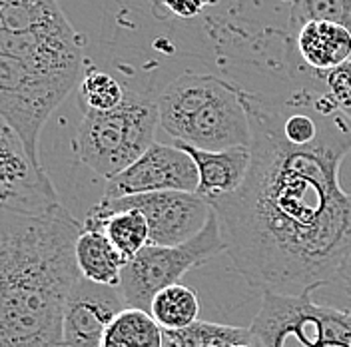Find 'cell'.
Returning <instances> with one entry per match:
<instances>
[{
	"label": "cell",
	"instance_id": "1",
	"mask_svg": "<svg viewBox=\"0 0 351 347\" xmlns=\"http://www.w3.org/2000/svg\"><path fill=\"white\" fill-rule=\"evenodd\" d=\"M252 164L240 188L212 204L226 252L262 294L302 296L339 283L351 265V194L339 170L351 120L326 90L285 98L243 92Z\"/></svg>",
	"mask_w": 351,
	"mask_h": 347
},
{
	"label": "cell",
	"instance_id": "2",
	"mask_svg": "<svg viewBox=\"0 0 351 347\" xmlns=\"http://www.w3.org/2000/svg\"><path fill=\"white\" fill-rule=\"evenodd\" d=\"M84 226L62 204L0 208V347H60Z\"/></svg>",
	"mask_w": 351,
	"mask_h": 347
},
{
	"label": "cell",
	"instance_id": "3",
	"mask_svg": "<svg viewBox=\"0 0 351 347\" xmlns=\"http://www.w3.org/2000/svg\"><path fill=\"white\" fill-rule=\"evenodd\" d=\"M243 92L214 74L184 72L156 100L160 126L174 142L199 150L250 148L252 130Z\"/></svg>",
	"mask_w": 351,
	"mask_h": 347
},
{
	"label": "cell",
	"instance_id": "4",
	"mask_svg": "<svg viewBox=\"0 0 351 347\" xmlns=\"http://www.w3.org/2000/svg\"><path fill=\"white\" fill-rule=\"evenodd\" d=\"M158 126L156 100L126 90L118 108L82 114L72 148L86 168L110 180L152 146Z\"/></svg>",
	"mask_w": 351,
	"mask_h": 347
},
{
	"label": "cell",
	"instance_id": "5",
	"mask_svg": "<svg viewBox=\"0 0 351 347\" xmlns=\"http://www.w3.org/2000/svg\"><path fill=\"white\" fill-rule=\"evenodd\" d=\"M74 86L78 84L0 50V118L40 170L38 142L44 124Z\"/></svg>",
	"mask_w": 351,
	"mask_h": 347
},
{
	"label": "cell",
	"instance_id": "6",
	"mask_svg": "<svg viewBox=\"0 0 351 347\" xmlns=\"http://www.w3.org/2000/svg\"><path fill=\"white\" fill-rule=\"evenodd\" d=\"M254 347H351V311L315 304L311 294H262Z\"/></svg>",
	"mask_w": 351,
	"mask_h": 347
},
{
	"label": "cell",
	"instance_id": "7",
	"mask_svg": "<svg viewBox=\"0 0 351 347\" xmlns=\"http://www.w3.org/2000/svg\"><path fill=\"white\" fill-rule=\"evenodd\" d=\"M221 252H226V241L218 214L212 212L206 228L190 241L172 248L146 246L138 252L122 272L120 291L128 307L150 311L152 300L162 289L180 283L190 270L206 265Z\"/></svg>",
	"mask_w": 351,
	"mask_h": 347
},
{
	"label": "cell",
	"instance_id": "8",
	"mask_svg": "<svg viewBox=\"0 0 351 347\" xmlns=\"http://www.w3.org/2000/svg\"><path fill=\"white\" fill-rule=\"evenodd\" d=\"M140 210L150 228L148 246H180L186 243L206 228L212 216V206L196 192H156L100 200L88 210L82 222L84 230H94L102 219L120 210Z\"/></svg>",
	"mask_w": 351,
	"mask_h": 347
},
{
	"label": "cell",
	"instance_id": "9",
	"mask_svg": "<svg viewBox=\"0 0 351 347\" xmlns=\"http://www.w3.org/2000/svg\"><path fill=\"white\" fill-rule=\"evenodd\" d=\"M197 170L190 154L178 146L158 144L142 154L124 172L106 180L100 200H120L128 195L156 192H196Z\"/></svg>",
	"mask_w": 351,
	"mask_h": 347
},
{
	"label": "cell",
	"instance_id": "10",
	"mask_svg": "<svg viewBox=\"0 0 351 347\" xmlns=\"http://www.w3.org/2000/svg\"><path fill=\"white\" fill-rule=\"evenodd\" d=\"M56 204L48 174L30 162L19 136L0 118V208L36 212Z\"/></svg>",
	"mask_w": 351,
	"mask_h": 347
},
{
	"label": "cell",
	"instance_id": "11",
	"mask_svg": "<svg viewBox=\"0 0 351 347\" xmlns=\"http://www.w3.org/2000/svg\"><path fill=\"white\" fill-rule=\"evenodd\" d=\"M128 304L120 287H110L80 278L64 309L62 339L66 347H100L114 318Z\"/></svg>",
	"mask_w": 351,
	"mask_h": 347
},
{
	"label": "cell",
	"instance_id": "12",
	"mask_svg": "<svg viewBox=\"0 0 351 347\" xmlns=\"http://www.w3.org/2000/svg\"><path fill=\"white\" fill-rule=\"evenodd\" d=\"M174 146L182 148L194 160L197 170L196 194L204 198L210 206L226 195H232L245 180L252 150L250 148H230V150H199L188 146L184 142H174Z\"/></svg>",
	"mask_w": 351,
	"mask_h": 347
},
{
	"label": "cell",
	"instance_id": "13",
	"mask_svg": "<svg viewBox=\"0 0 351 347\" xmlns=\"http://www.w3.org/2000/svg\"><path fill=\"white\" fill-rule=\"evenodd\" d=\"M295 50L307 70L326 78L328 72L351 62V32L333 22H306L298 28Z\"/></svg>",
	"mask_w": 351,
	"mask_h": 347
},
{
	"label": "cell",
	"instance_id": "14",
	"mask_svg": "<svg viewBox=\"0 0 351 347\" xmlns=\"http://www.w3.org/2000/svg\"><path fill=\"white\" fill-rule=\"evenodd\" d=\"M128 258L112 243L102 230H82L76 241V263L88 282L120 287Z\"/></svg>",
	"mask_w": 351,
	"mask_h": 347
},
{
	"label": "cell",
	"instance_id": "15",
	"mask_svg": "<svg viewBox=\"0 0 351 347\" xmlns=\"http://www.w3.org/2000/svg\"><path fill=\"white\" fill-rule=\"evenodd\" d=\"M100 347H164V329L150 311L126 307L108 326Z\"/></svg>",
	"mask_w": 351,
	"mask_h": 347
},
{
	"label": "cell",
	"instance_id": "16",
	"mask_svg": "<svg viewBox=\"0 0 351 347\" xmlns=\"http://www.w3.org/2000/svg\"><path fill=\"white\" fill-rule=\"evenodd\" d=\"M254 346L250 327L194 322L192 326L168 331L164 329V347H236Z\"/></svg>",
	"mask_w": 351,
	"mask_h": 347
},
{
	"label": "cell",
	"instance_id": "17",
	"mask_svg": "<svg viewBox=\"0 0 351 347\" xmlns=\"http://www.w3.org/2000/svg\"><path fill=\"white\" fill-rule=\"evenodd\" d=\"M150 313L162 326V329L168 331L192 326L194 322H197V313H199L197 294L184 283L170 285L154 298Z\"/></svg>",
	"mask_w": 351,
	"mask_h": 347
},
{
	"label": "cell",
	"instance_id": "18",
	"mask_svg": "<svg viewBox=\"0 0 351 347\" xmlns=\"http://www.w3.org/2000/svg\"><path fill=\"white\" fill-rule=\"evenodd\" d=\"M94 230H102L108 239L132 260L150 243V228L140 210H120L106 216Z\"/></svg>",
	"mask_w": 351,
	"mask_h": 347
},
{
	"label": "cell",
	"instance_id": "19",
	"mask_svg": "<svg viewBox=\"0 0 351 347\" xmlns=\"http://www.w3.org/2000/svg\"><path fill=\"white\" fill-rule=\"evenodd\" d=\"M126 96L122 84L102 70H88L78 84V106L80 112H108L118 108Z\"/></svg>",
	"mask_w": 351,
	"mask_h": 347
},
{
	"label": "cell",
	"instance_id": "20",
	"mask_svg": "<svg viewBox=\"0 0 351 347\" xmlns=\"http://www.w3.org/2000/svg\"><path fill=\"white\" fill-rule=\"evenodd\" d=\"M311 21L333 22L351 32V0H293L289 24L300 28Z\"/></svg>",
	"mask_w": 351,
	"mask_h": 347
},
{
	"label": "cell",
	"instance_id": "21",
	"mask_svg": "<svg viewBox=\"0 0 351 347\" xmlns=\"http://www.w3.org/2000/svg\"><path fill=\"white\" fill-rule=\"evenodd\" d=\"M324 80L335 104L351 120V62H346L343 66L328 72Z\"/></svg>",
	"mask_w": 351,
	"mask_h": 347
},
{
	"label": "cell",
	"instance_id": "22",
	"mask_svg": "<svg viewBox=\"0 0 351 347\" xmlns=\"http://www.w3.org/2000/svg\"><path fill=\"white\" fill-rule=\"evenodd\" d=\"M154 8L160 16H178V19H196L208 6L218 0H152Z\"/></svg>",
	"mask_w": 351,
	"mask_h": 347
},
{
	"label": "cell",
	"instance_id": "23",
	"mask_svg": "<svg viewBox=\"0 0 351 347\" xmlns=\"http://www.w3.org/2000/svg\"><path fill=\"white\" fill-rule=\"evenodd\" d=\"M339 283H341V287H343V289H346V291L351 296V265L346 270V272H343V274H341V280H339Z\"/></svg>",
	"mask_w": 351,
	"mask_h": 347
},
{
	"label": "cell",
	"instance_id": "24",
	"mask_svg": "<svg viewBox=\"0 0 351 347\" xmlns=\"http://www.w3.org/2000/svg\"><path fill=\"white\" fill-rule=\"evenodd\" d=\"M236 347H254V346H236Z\"/></svg>",
	"mask_w": 351,
	"mask_h": 347
},
{
	"label": "cell",
	"instance_id": "25",
	"mask_svg": "<svg viewBox=\"0 0 351 347\" xmlns=\"http://www.w3.org/2000/svg\"><path fill=\"white\" fill-rule=\"evenodd\" d=\"M60 347H66V346H60Z\"/></svg>",
	"mask_w": 351,
	"mask_h": 347
}]
</instances>
